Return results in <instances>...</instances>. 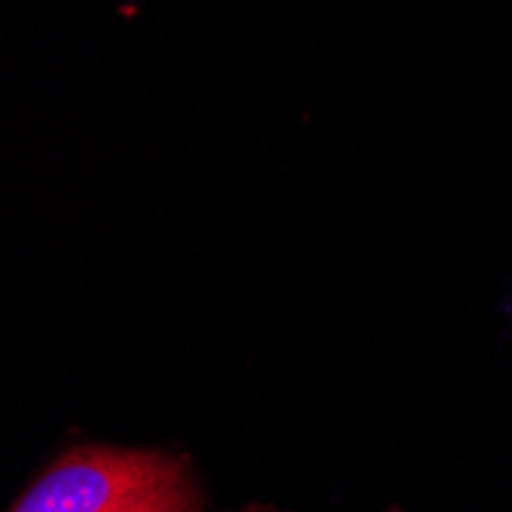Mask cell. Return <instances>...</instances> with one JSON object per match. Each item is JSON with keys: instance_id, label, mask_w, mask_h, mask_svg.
<instances>
[{"instance_id": "cell-1", "label": "cell", "mask_w": 512, "mask_h": 512, "mask_svg": "<svg viewBox=\"0 0 512 512\" xmlns=\"http://www.w3.org/2000/svg\"><path fill=\"white\" fill-rule=\"evenodd\" d=\"M13 512H194L203 494L191 463L148 448L77 445L25 488Z\"/></svg>"}]
</instances>
